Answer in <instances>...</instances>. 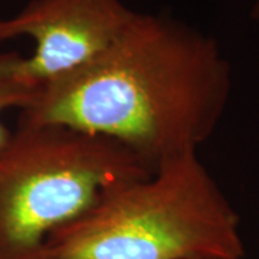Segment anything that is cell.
Returning <instances> with one entry per match:
<instances>
[{
	"mask_svg": "<svg viewBox=\"0 0 259 259\" xmlns=\"http://www.w3.org/2000/svg\"><path fill=\"white\" fill-rule=\"evenodd\" d=\"M151 173L112 140L19 121L0 151V259H37L54 232L105 192Z\"/></svg>",
	"mask_w": 259,
	"mask_h": 259,
	"instance_id": "3957f363",
	"label": "cell"
},
{
	"mask_svg": "<svg viewBox=\"0 0 259 259\" xmlns=\"http://www.w3.org/2000/svg\"><path fill=\"white\" fill-rule=\"evenodd\" d=\"M18 52L0 54V151L8 144L12 131L2 122V114L9 108L25 110L36 88L18 71Z\"/></svg>",
	"mask_w": 259,
	"mask_h": 259,
	"instance_id": "5b68a950",
	"label": "cell"
},
{
	"mask_svg": "<svg viewBox=\"0 0 259 259\" xmlns=\"http://www.w3.org/2000/svg\"><path fill=\"white\" fill-rule=\"evenodd\" d=\"M241 216L186 153L115 186L54 232L37 259H243Z\"/></svg>",
	"mask_w": 259,
	"mask_h": 259,
	"instance_id": "7a4b0ae2",
	"label": "cell"
},
{
	"mask_svg": "<svg viewBox=\"0 0 259 259\" xmlns=\"http://www.w3.org/2000/svg\"><path fill=\"white\" fill-rule=\"evenodd\" d=\"M231 91V64L212 36L168 15L137 12L111 47L40 85L19 121L112 140L154 170L197 153Z\"/></svg>",
	"mask_w": 259,
	"mask_h": 259,
	"instance_id": "6da1fadb",
	"label": "cell"
},
{
	"mask_svg": "<svg viewBox=\"0 0 259 259\" xmlns=\"http://www.w3.org/2000/svg\"><path fill=\"white\" fill-rule=\"evenodd\" d=\"M250 16H252V19H255L256 22H259V0H253L252 9H250Z\"/></svg>",
	"mask_w": 259,
	"mask_h": 259,
	"instance_id": "8992f818",
	"label": "cell"
},
{
	"mask_svg": "<svg viewBox=\"0 0 259 259\" xmlns=\"http://www.w3.org/2000/svg\"><path fill=\"white\" fill-rule=\"evenodd\" d=\"M137 12L121 0H32L0 19V44L28 36L35 49L19 71L36 88L81 68L128 28Z\"/></svg>",
	"mask_w": 259,
	"mask_h": 259,
	"instance_id": "277c9868",
	"label": "cell"
}]
</instances>
